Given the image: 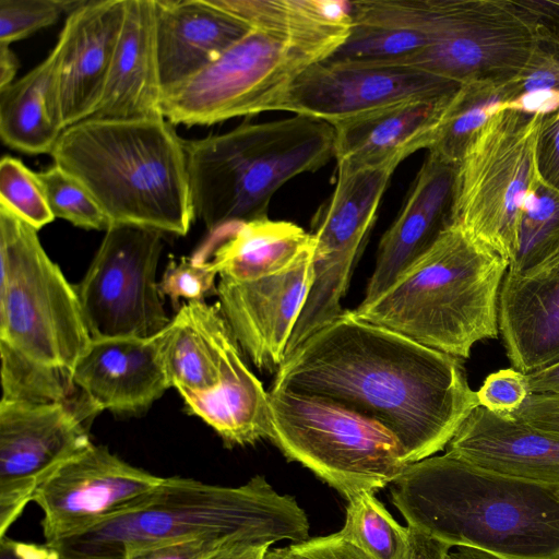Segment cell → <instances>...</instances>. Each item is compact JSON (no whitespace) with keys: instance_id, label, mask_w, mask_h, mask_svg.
Returning a JSON list of instances; mask_svg holds the SVG:
<instances>
[{"instance_id":"cell-27","label":"cell","mask_w":559,"mask_h":559,"mask_svg":"<svg viewBox=\"0 0 559 559\" xmlns=\"http://www.w3.org/2000/svg\"><path fill=\"white\" fill-rule=\"evenodd\" d=\"M179 393L189 412L211 426L227 448L271 438L269 392L246 365L235 337L227 344L218 385Z\"/></svg>"},{"instance_id":"cell-11","label":"cell","mask_w":559,"mask_h":559,"mask_svg":"<svg viewBox=\"0 0 559 559\" xmlns=\"http://www.w3.org/2000/svg\"><path fill=\"white\" fill-rule=\"evenodd\" d=\"M159 230L112 224L75 286L92 338L152 337L170 322L156 281Z\"/></svg>"},{"instance_id":"cell-6","label":"cell","mask_w":559,"mask_h":559,"mask_svg":"<svg viewBox=\"0 0 559 559\" xmlns=\"http://www.w3.org/2000/svg\"><path fill=\"white\" fill-rule=\"evenodd\" d=\"M509 262L451 224L381 294L353 310L360 320L466 359L498 337V302Z\"/></svg>"},{"instance_id":"cell-30","label":"cell","mask_w":559,"mask_h":559,"mask_svg":"<svg viewBox=\"0 0 559 559\" xmlns=\"http://www.w3.org/2000/svg\"><path fill=\"white\" fill-rule=\"evenodd\" d=\"M313 237L292 222L269 217L236 225L211 260L218 275L252 281L290 265Z\"/></svg>"},{"instance_id":"cell-45","label":"cell","mask_w":559,"mask_h":559,"mask_svg":"<svg viewBox=\"0 0 559 559\" xmlns=\"http://www.w3.org/2000/svg\"><path fill=\"white\" fill-rule=\"evenodd\" d=\"M533 22L559 37V0H515Z\"/></svg>"},{"instance_id":"cell-14","label":"cell","mask_w":559,"mask_h":559,"mask_svg":"<svg viewBox=\"0 0 559 559\" xmlns=\"http://www.w3.org/2000/svg\"><path fill=\"white\" fill-rule=\"evenodd\" d=\"M80 400L0 402V537L36 489L92 441Z\"/></svg>"},{"instance_id":"cell-23","label":"cell","mask_w":559,"mask_h":559,"mask_svg":"<svg viewBox=\"0 0 559 559\" xmlns=\"http://www.w3.org/2000/svg\"><path fill=\"white\" fill-rule=\"evenodd\" d=\"M350 31L326 60L403 66L436 39L439 0L348 2Z\"/></svg>"},{"instance_id":"cell-49","label":"cell","mask_w":559,"mask_h":559,"mask_svg":"<svg viewBox=\"0 0 559 559\" xmlns=\"http://www.w3.org/2000/svg\"><path fill=\"white\" fill-rule=\"evenodd\" d=\"M270 545L238 544L224 548L207 559H266Z\"/></svg>"},{"instance_id":"cell-25","label":"cell","mask_w":559,"mask_h":559,"mask_svg":"<svg viewBox=\"0 0 559 559\" xmlns=\"http://www.w3.org/2000/svg\"><path fill=\"white\" fill-rule=\"evenodd\" d=\"M163 90L215 61L251 28L209 0H155Z\"/></svg>"},{"instance_id":"cell-31","label":"cell","mask_w":559,"mask_h":559,"mask_svg":"<svg viewBox=\"0 0 559 559\" xmlns=\"http://www.w3.org/2000/svg\"><path fill=\"white\" fill-rule=\"evenodd\" d=\"M520 97L516 79L460 85L451 97L428 153L459 165L490 118Z\"/></svg>"},{"instance_id":"cell-24","label":"cell","mask_w":559,"mask_h":559,"mask_svg":"<svg viewBox=\"0 0 559 559\" xmlns=\"http://www.w3.org/2000/svg\"><path fill=\"white\" fill-rule=\"evenodd\" d=\"M162 93L155 0H126L123 23L105 88L90 118L159 116Z\"/></svg>"},{"instance_id":"cell-1","label":"cell","mask_w":559,"mask_h":559,"mask_svg":"<svg viewBox=\"0 0 559 559\" xmlns=\"http://www.w3.org/2000/svg\"><path fill=\"white\" fill-rule=\"evenodd\" d=\"M270 389L330 400L399 440L408 464L445 449L478 405L462 359L343 312L288 355Z\"/></svg>"},{"instance_id":"cell-9","label":"cell","mask_w":559,"mask_h":559,"mask_svg":"<svg viewBox=\"0 0 559 559\" xmlns=\"http://www.w3.org/2000/svg\"><path fill=\"white\" fill-rule=\"evenodd\" d=\"M270 440L347 501L391 485L408 463L379 423L330 400L286 389L269 391Z\"/></svg>"},{"instance_id":"cell-38","label":"cell","mask_w":559,"mask_h":559,"mask_svg":"<svg viewBox=\"0 0 559 559\" xmlns=\"http://www.w3.org/2000/svg\"><path fill=\"white\" fill-rule=\"evenodd\" d=\"M516 84L520 97L559 96V37L536 25L535 44Z\"/></svg>"},{"instance_id":"cell-50","label":"cell","mask_w":559,"mask_h":559,"mask_svg":"<svg viewBox=\"0 0 559 559\" xmlns=\"http://www.w3.org/2000/svg\"><path fill=\"white\" fill-rule=\"evenodd\" d=\"M19 61L10 45L0 44V91L12 84Z\"/></svg>"},{"instance_id":"cell-15","label":"cell","mask_w":559,"mask_h":559,"mask_svg":"<svg viewBox=\"0 0 559 559\" xmlns=\"http://www.w3.org/2000/svg\"><path fill=\"white\" fill-rule=\"evenodd\" d=\"M164 477L92 443L35 491L45 543L81 532L146 500Z\"/></svg>"},{"instance_id":"cell-4","label":"cell","mask_w":559,"mask_h":559,"mask_svg":"<svg viewBox=\"0 0 559 559\" xmlns=\"http://www.w3.org/2000/svg\"><path fill=\"white\" fill-rule=\"evenodd\" d=\"M296 499L263 475L237 487L164 477L143 502L81 532L45 543L59 559H126L135 549L182 539L272 545L309 538Z\"/></svg>"},{"instance_id":"cell-22","label":"cell","mask_w":559,"mask_h":559,"mask_svg":"<svg viewBox=\"0 0 559 559\" xmlns=\"http://www.w3.org/2000/svg\"><path fill=\"white\" fill-rule=\"evenodd\" d=\"M477 467L530 481L559 485V435L516 416L477 406L445 447Z\"/></svg>"},{"instance_id":"cell-36","label":"cell","mask_w":559,"mask_h":559,"mask_svg":"<svg viewBox=\"0 0 559 559\" xmlns=\"http://www.w3.org/2000/svg\"><path fill=\"white\" fill-rule=\"evenodd\" d=\"M55 217L84 229L107 230L111 225L87 190L53 164L37 173Z\"/></svg>"},{"instance_id":"cell-26","label":"cell","mask_w":559,"mask_h":559,"mask_svg":"<svg viewBox=\"0 0 559 559\" xmlns=\"http://www.w3.org/2000/svg\"><path fill=\"white\" fill-rule=\"evenodd\" d=\"M498 326L516 370L531 373L559 362V263L536 276L507 271L499 293Z\"/></svg>"},{"instance_id":"cell-7","label":"cell","mask_w":559,"mask_h":559,"mask_svg":"<svg viewBox=\"0 0 559 559\" xmlns=\"http://www.w3.org/2000/svg\"><path fill=\"white\" fill-rule=\"evenodd\" d=\"M334 129L295 115L183 140L194 217L210 234L267 217L275 192L334 157Z\"/></svg>"},{"instance_id":"cell-33","label":"cell","mask_w":559,"mask_h":559,"mask_svg":"<svg viewBox=\"0 0 559 559\" xmlns=\"http://www.w3.org/2000/svg\"><path fill=\"white\" fill-rule=\"evenodd\" d=\"M343 537L373 559H405L409 527L394 520L374 492H361L347 501Z\"/></svg>"},{"instance_id":"cell-52","label":"cell","mask_w":559,"mask_h":559,"mask_svg":"<svg viewBox=\"0 0 559 559\" xmlns=\"http://www.w3.org/2000/svg\"><path fill=\"white\" fill-rule=\"evenodd\" d=\"M266 559H288L282 548L269 550Z\"/></svg>"},{"instance_id":"cell-46","label":"cell","mask_w":559,"mask_h":559,"mask_svg":"<svg viewBox=\"0 0 559 559\" xmlns=\"http://www.w3.org/2000/svg\"><path fill=\"white\" fill-rule=\"evenodd\" d=\"M408 526V525H407ZM409 527V547L405 559H445L452 546Z\"/></svg>"},{"instance_id":"cell-3","label":"cell","mask_w":559,"mask_h":559,"mask_svg":"<svg viewBox=\"0 0 559 559\" xmlns=\"http://www.w3.org/2000/svg\"><path fill=\"white\" fill-rule=\"evenodd\" d=\"M407 525L452 547L506 559H559V485L493 473L447 453L390 485Z\"/></svg>"},{"instance_id":"cell-16","label":"cell","mask_w":559,"mask_h":559,"mask_svg":"<svg viewBox=\"0 0 559 559\" xmlns=\"http://www.w3.org/2000/svg\"><path fill=\"white\" fill-rule=\"evenodd\" d=\"M460 84L405 66L324 60L294 82L278 110L330 124L396 103L451 95Z\"/></svg>"},{"instance_id":"cell-42","label":"cell","mask_w":559,"mask_h":559,"mask_svg":"<svg viewBox=\"0 0 559 559\" xmlns=\"http://www.w3.org/2000/svg\"><path fill=\"white\" fill-rule=\"evenodd\" d=\"M282 549L288 559H373L340 532L308 538Z\"/></svg>"},{"instance_id":"cell-43","label":"cell","mask_w":559,"mask_h":559,"mask_svg":"<svg viewBox=\"0 0 559 559\" xmlns=\"http://www.w3.org/2000/svg\"><path fill=\"white\" fill-rule=\"evenodd\" d=\"M230 546L210 539H182L135 549L126 559H207Z\"/></svg>"},{"instance_id":"cell-20","label":"cell","mask_w":559,"mask_h":559,"mask_svg":"<svg viewBox=\"0 0 559 559\" xmlns=\"http://www.w3.org/2000/svg\"><path fill=\"white\" fill-rule=\"evenodd\" d=\"M453 94L409 99L332 123L337 171L395 170L413 153L428 150Z\"/></svg>"},{"instance_id":"cell-39","label":"cell","mask_w":559,"mask_h":559,"mask_svg":"<svg viewBox=\"0 0 559 559\" xmlns=\"http://www.w3.org/2000/svg\"><path fill=\"white\" fill-rule=\"evenodd\" d=\"M218 275L211 261L200 258H181L179 262L170 260L162 280L158 282L163 296H168L174 304L179 298L189 301L203 300L214 286Z\"/></svg>"},{"instance_id":"cell-5","label":"cell","mask_w":559,"mask_h":559,"mask_svg":"<svg viewBox=\"0 0 559 559\" xmlns=\"http://www.w3.org/2000/svg\"><path fill=\"white\" fill-rule=\"evenodd\" d=\"M50 155L111 225L185 236L195 218L183 140L162 115L85 119L63 130Z\"/></svg>"},{"instance_id":"cell-10","label":"cell","mask_w":559,"mask_h":559,"mask_svg":"<svg viewBox=\"0 0 559 559\" xmlns=\"http://www.w3.org/2000/svg\"><path fill=\"white\" fill-rule=\"evenodd\" d=\"M546 112L506 107L459 164L452 224L513 260L523 203L537 179L535 145Z\"/></svg>"},{"instance_id":"cell-2","label":"cell","mask_w":559,"mask_h":559,"mask_svg":"<svg viewBox=\"0 0 559 559\" xmlns=\"http://www.w3.org/2000/svg\"><path fill=\"white\" fill-rule=\"evenodd\" d=\"M251 28L215 61L163 90L160 114L173 126H211L278 110L294 82L329 59L350 31L348 2L211 0Z\"/></svg>"},{"instance_id":"cell-12","label":"cell","mask_w":559,"mask_h":559,"mask_svg":"<svg viewBox=\"0 0 559 559\" xmlns=\"http://www.w3.org/2000/svg\"><path fill=\"white\" fill-rule=\"evenodd\" d=\"M437 26L432 45L403 66L460 85L515 80L536 39L535 23L515 0H439Z\"/></svg>"},{"instance_id":"cell-35","label":"cell","mask_w":559,"mask_h":559,"mask_svg":"<svg viewBox=\"0 0 559 559\" xmlns=\"http://www.w3.org/2000/svg\"><path fill=\"white\" fill-rule=\"evenodd\" d=\"M0 205L36 230L56 218L38 174L32 171L19 158L8 155L0 162Z\"/></svg>"},{"instance_id":"cell-13","label":"cell","mask_w":559,"mask_h":559,"mask_svg":"<svg viewBox=\"0 0 559 559\" xmlns=\"http://www.w3.org/2000/svg\"><path fill=\"white\" fill-rule=\"evenodd\" d=\"M394 169L337 171L335 189L311 223L314 278L293 330L285 358L342 312L354 267L377 219Z\"/></svg>"},{"instance_id":"cell-8","label":"cell","mask_w":559,"mask_h":559,"mask_svg":"<svg viewBox=\"0 0 559 559\" xmlns=\"http://www.w3.org/2000/svg\"><path fill=\"white\" fill-rule=\"evenodd\" d=\"M0 346L72 380L92 340L75 286L37 230L0 205Z\"/></svg>"},{"instance_id":"cell-21","label":"cell","mask_w":559,"mask_h":559,"mask_svg":"<svg viewBox=\"0 0 559 559\" xmlns=\"http://www.w3.org/2000/svg\"><path fill=\"white\" fill-rule=\"evenodd\" d=\"M459 165L428 153L406 200L383 234L365 298L381 294L452 224Z\"/></svg>"},{"instance_id":"cell-32","label":"cell","mask_w":559,"mask_h":559,"mask_svg":"<svg viewBox=\"0 0 559 559\" xmlns=\"http://www.w3.org/2000/svg\"><path fill=\"white\" fill-rule=\"evenodd\" d=\"M559 263V191L538 176L520 215L518 247L508 272L536 276Z\"/></svg>"},{"instance_id":"cell-40","label":"cell","mask_w":559,"mask_h":559,"mask_svg":"<svg viewBox=\"0 0 559 559\" xmlns=\"http://www.w3.org/2000/svg\"><path fill=\"white\" fill-rule=\"evenodd\" d=\"M478 405L501 416H512L530 395L526 373L504 368L488 374L476 391Z\"/></svg>"},{"instance_id":"cell-37","label":"cell","mask_w":559,"mask_h":559,"mask_svg":"<svg viewBox=\"0 0 559 559\" xmlns=\"http://www.w3.org/2000/svg\"><path fill=\"white\" fill-rule=\"evenodd\" d=\"M86 0H0V44L10 45L55 24Z\"/></svg>"},{"instance_id":"cell-17","label":"cell","mask_w":559,"mask_h":559,"mask_svg":"<svg viewBox=\"0 0 559 559\" xmlns=\"http://www.w3.org/2000/svg\"><path fill=\"white\" fill-rule=\"evenodd\" d=\"M314 239L286 269L252 281L219 275L217 306L239 347L259 369L276 371L311 289Z\"/></svg>"},{"instance_id":"cell-34","label":"cell","mask_w":559,"mask_h":559,"mask_svg":"<svg viewBox=\"0 0 559 559\" xmlns=\"http://www.w3.org/2000/svg\"><path fill=\"white\" fill-rule=\"evenodd\" d=\"M1 400L28 402L71 401L72 380L0 346Z\"/></svg>"},{"instance_id":"cell-28","label":"cell","mask_w":559,"mask_h":559,"mask_svg":"<svg viewBox=\"0 0 559 559\" xmlns=\"http://www.w3.org/2000/svg\"><path fill=\"white\" fill-rule=\"evenodd\" d=\"M162 333L170 388L206 392L218 385L225 350L234 335L217 305L203 300L182 305Z\"/></svg>"},{"instance_id":"cell-47","label":"cell","mask_w":559,"mask_h":559,"mask_svg":"<svg viewBox=\"0 0 559 559\" xmlns=\"http://www.w3.org/2000/svg\"><path fill=\"white\" fill-rule=\"evenodd\" d=\"M0 559H59L58 555L46 544L21 542L0 537Z\"/></svg>"},{"instance_id":"cell-51","label":"cell","mask_w":559,"mask_h":559,"mask_svg":"<svg viewBox=\"0 0 559 559\" xmlns=\"http://www.w3.org/2000/svg\"><path fill=\"white\" fill-rule=\"evenodd\" d=\"M445 559H506L500 556L471 547H457L449 551Z\"/></svg>"},{"instance_id":"cell-48","label":"cell","mask_w":559,"mask_h":559,"mask_svg":"<svg viewBox=\"0 0 559 559\" xmlns=\"http://www.w3.org/2000/svg\"><path fill=\"white\" fill-rule=\"evenodd\" d=\"M530 394L559 396V362L526 373Z\"/></svg>"},{"instance_id":"cell-41","label":"cell","mask_w":559,"mask_h":559,"mask_svg":"<svg viewBox=\"0 0 559 559\" xmlns=\"http://www.w3.org/2000/svg\"><path fill=\"white\" fill-rule=\"evenodd\" d=\"M535 166L538 178L559 191V108L543 117L536 138Z\"/></svg>"},{"instance_id":"cell-44","label":"cell","mask_w":559,"mask_h":559,"mask_svg":"<svg viewBox=\"0 0 559 559\" xmlns=\"http://www.w3.org/2000/svg\"><path fill=\"white\" fill-rule=\"evenodd\" d=\"M513 415L533 426L559 435V396L530 394Z\"/></svg>"},{"instance_id":"cell-19","label":"cell","mask_w":559,"mask_h":559,"mask_svg":"<svg viewBox=\"0 0 559 559\" xmlns=\"http://www.w3.org/2000/svg\"><path fill=\"white\" fill-rule=\"evenodd\" d=\"M126 0H86L68 14L55 48L64 128L90 118L103 95Z\"/></svg>"},{"instance_id":"cell-29","label":"cell","mask_w":559,"mask_h":559,"mask_svg":"<svg viewBox=\"0 0 559 559\" xmlns=\"http://www.w3.org/2000/svg\"><path fill=\"white\" fill-rule=\"evenodd\" d=\"M53 50L0 91V138L25 154H50L64 130Z\"/></svg>"},{"instance_id":"cell-18","label":"cell","mask_w":559,"mask_h":559,"mask_svg":"<svg viewBox=\"0 0 559 559\" xmlns=\"http://www.w3.org/2000/svg\"><path fill=\"white\" fill-rule=\"evenodd\" d=\"M162 332L146 338L91 340L74 366L72 383L92 417L103 411L142 413L170 389Z\"/></svg>"}]
</instances>
